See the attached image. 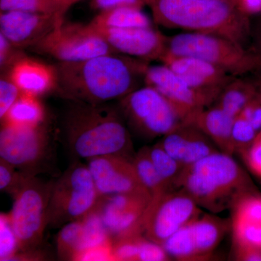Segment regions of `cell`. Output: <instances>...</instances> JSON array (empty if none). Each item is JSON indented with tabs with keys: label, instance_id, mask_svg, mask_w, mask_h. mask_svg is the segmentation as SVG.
Wrapping results in <instances>:
<instances>
[{
	"label": "cell",
	"instance_id": "6da1fadb",
	"mask_svg": "<svg viewBox=\"0 0 261 261\" xmlns=\"http://www.w3.org/2000/svg\"><path fill=\"white\" fill-rule=\"evenodd\" d=\"M148 62L120 53L102 55L85 61L62 63L56 67L58 87L72 101L106 104L120 100L145 85Z\"/></svg>",
	"mask_w": 261,
	"mask_h": 261
},
{
	"label": "cell",
	"instance_id": "7a4b0ae2",
	"mask_svg": "<svg viewBox=\"0 0 261 261\" xmlns=\"http://www.w3.org/2000/svg\"><path fill=\"white\" fill-rule=\"evenodd\" d=\"M154 21L168 29L226 38L247 47L250 16L232 0H145Z\"/></svg>",
	"mask_w": 261,
	"mask_h": 261
},
{
	"label": "cell",
	"instance_id": "3957f363",
	"mask_svg": "<svg viewBox=\"0 0 261 261\" xmlns=\"http://www.w3.org/2000/svg\"><path fill=\"white\" fill-rule=\"evenodd\" d=\"M64 118L67 147L75 159L116 154L130 159L132 142L119 108L72 101Z\"/></svg>",
	"mask_w": 261,
	"mask_h": 261
},
{
	"label": "cell",
	"instance_id": "277c9868",
	"mask_svg": "<svg viewBox=\"0 0 261 261\" xmlns=\"http://www.w3.org/2000/svg\"><path fill=\"white\" fill-rule=\"evenodd\" d=\"M177 188L191 196L199 206L215 212L233 205L240 196L255 190L230 154L219 151L186 166Z\"/></svg>",
	"mask_w": 261,
	"mask_h": 261
},
{
	"label": "cell",
	"instance_id": "5b68a950",
	"mask_svg": "<svg viewBox=\"0 0 261 261\" xmlns=\"http://www.w3.org/2000/svg\"><path fill=\"white\" fill-rule=\"evenodd\" d=\"M166 53L203 60L233 76L247 75L260 68L250 48L212 34L184 32L167 37Z\"/></svg>",
	"mask_w": 261,
	"mask_h": 261
},
{
	"label": "cell",
	"instance_id": "8992f818",
	"mask_svg": "<svg viewBox=\"0 0 261 261\" xmlns=\"http://www.w3.org/2000/svg\"><path fill=\"white\" fill-rule=\"evenodd\" d=\"M99 199L88 167L76 160L53 182L48 207V226L63 227L84 219L95 210Z\"/></svg>",
	"mask_w": 261,
	"mask_h": 261
},
{
	"label": "cell",
	"instance_id": "52a82bcc",
	"mask_svg": "<svg viewBox=\"0 0 261 261\" xmlns=\"http://www.w3.org/2000/svg\"><path fill=\"white\" fill-rule=\"evenodd\" d=\"M0 159L32 177L49 172L56 152L44 123L35 127L2 125Z\"/></svg>",
	"mask_w": 261,
	"mask_h": 261
},
{
	"label": "cell",
	"instance_id": "ba28073f",
	"mask_svg": "<svg viewBox=\"0 0 261 261\" xmlns=\"http://www.w3.org/2000/svg\"><path fill=\"white\" fill-rule=\"evenodd\" d=\"M118 108L125 121L148 137H164L187 123L172 103L148 86L122 98Z\"/></svg>",
	"mask_w": 261,
	"mask_h": 261
},
{
	"label": "cell",
	"instance_id": "9c48e42d",
	"mask_svg": "<svg viewBox=\"0 0 261 261\" xmlns=\"http://www.w3.org/2000/svg\"><path fill=\"white\" fill-rule=\"evenodd\" d=\"M53 182H44L37 176L29 178L13 199L8 214L18 238L19 252L37 250L48 226L47 215Z\"/></svg>",
	"mask_w": 261,
	"mask_h": 261
},
{
	"label": "cell",
	"instance_id": "30bf717a",
	"mask_svg": "<svg viewBox=\"0 0 261 261\" xmlns=\"http://www.w3.org/2000/svg\"><path fill=\"white\" fill-rule=\"evenodd\" d=\"M30 49L62 63L116 53L89 24L65 22Z\"/></svg>",
	"mask_w": 261,
	"mask_h": 261
},
{
	"label": "cell",
	"instance_id": "8fae6325",
	"mask_svg": "<svg viewBox=\"0 0 261 261\" xmlns=\"http://www.w3.org/2000/svg\"><path fill=\"white\" fill-rule=\"evenodd\" d=\"M200 216L197 202L184 190L165 192L152 197L144 219L143 235L163 243L179 228Z\"/></svg>",
	"mask_w": 261,
	"mask_h": 261
},
{
	"label": "cell",
	"instance_id": "7c38bea8",
	"mask_svg": "<svg viewBox=\"0 0 261 261\" xmlns=\"http://www.w3.org/2000/svg\"><path fill=\"white\" fill-rule=\"evenodd\" d=\"M94 185L100 197L132 195L151 197L142 183L132 159L116 154L87 160Z\"/></svg>",
	"mask_w": 261,
	"mask_h": 261
},
{
	"label": "cell",
	"instance_id": "4fadbf2b",
	"mask_svg": "<svg viewBox=\"0 0 261 261\" xmlns=\"http://www.w3.org/2000/svg\"><path fill=\"white\" fill-rule=\"evenodd\" d=\"M151 200L132 195L102 197L96 210L112 240L143 235L145 211Z\"/></svg>",
	"mask_w": 261,
	"mask_h": 261
},
{
	"label": "cell",
	"instance_id": "5bb4252c",
	"mask_svg": "<svg viewBox=\"0 0 261 261\" xmlns=\"http://www.w3.org/2000/svg\"><path fill=\"white\" fill-rule=\"evenodd\" d=\"M145 85L155 89L172 103L187 123H191L197 113L214 103L190 87L164 64L149 65L145 72Z\"/></svg>",
	"mask_w": 261,
	"mask_h": 261
},
{
	"label": "cell",
	"instance_id": "9a60e30c",
	"mask_svg": "<svg viewBox=\"0 0 261 261\" xmlns=\"http://www.w3.org/2000/svg\"><path fill=\"white\" fill-rule=\"evenodd\" d=\"M90 27L120 54L149 63L160 61L166 53L168 37L153 27L126 29Z\"/></svg>",
	"mask_w": 261,
	"mask_h": 261
},
{
	"label": "cell",
	"instance_id": "2e32d148",
	"mask_svg": "<svg viewBox=\"0 0 261 261\" xmlns=\"http://www.w3.org/2000/svg\"><path fill=\"white\" fill-rule=\"evenodd\" d=\"M184 82L215 102L235 76L208 62L189 56L165 53L160 60Z\"/></svg>",
	"mask_w": 261,
	"mask_h": 261
},
{
	"label": "cell",
	"instance_id": "e0dca14e",
	"mask_svg": "<svg viewBox=\"0 0 261 261\" xmlns=\"http://www.w3.org/2000/svg\"><path fill=\"white\" fill-rule=\"evenodd\" d=\"M64 22V15L12 10L1 12L0 34L20 49L32 47Z\"/></svg>",
	"mask_w": 261,
	"mask_h": 261
},
{
	"label": "cell",
	"instance_id": "ac0fdd59",
	"mask_svg": "<svg viewBox=\"0 0 261 261\" xmlns=\"http://www.w3.org/2000/svg\"><path fill=\"white\" fill-rule=\"evenodd\" d=\"M160 145L185 166L217 152L213 141L192 123H187L163 137Z\"/></svg>",
	"mask_w": 261,
	"mask_h": 261
},
{
	"label": "cell",
	"instance_id": "d6986e66",
	"mask_svg": "<svg viewBox=\"0 0 261 261\" xmlns=\"http://www.w3.org/2000/svg\"><path fill=\"white\" fill-rule=\"evenodd\" d=\"M8 75L23 93L40 97L58 87L56 67L29 58L17 62Z\"/></svg>",
	"mask_w": 261,
	"mask_h": 261
},
{
	"label": "cell",
	"instance_id": "ffe728a7",
	"mask_svg": "<svg viewBox=\"0 0 261 261\" xmlns=\"http://www.w3.org/2000/svg\"><path fill=\"white\" fill-rule=\"evenodd\" d=\"M234 118L216 106L197 113L191 123L208 137L223 152L231 154L234 152L231 140Z\"/></svg>",
	"mask_w": 261,
	"mask_h": 261
},
{
	"label": "cell",
	"instance_id": "44dd1931",
	"mask_svg": "<svg viewBox=\"0 0 261 261\" xmlns=\"http://www.w3.org/2000/svg\"><path fill=\"white\" fill-rule=\"evenodd\" d=\"M247 77L235 76L224 87L215 102L216 106L234 118L242 113L247 103L258 93L253 78Z\"/></svg>",
	"mask_w": 261,
	"mask_h": 261
},
{
	"label": "cell",
	"instance_id": "7402d4cb",
	"mask_svg": "<svg viewBox=\"0 0 261 261\" xmlns=\"http://www.w3.org/2000/svg\"><path fill=\"white\" fill-rule=\"evenodd\" d=\"M45 110L39 97L23 93L10 108L2 125L15 127H35L44 123Z\"/></svg>",
	"mask_w": 261,
	"mask_h": 261
},
{
	"label": "cell",
	"instance_id": "603a6c76",
	"mask_svg": "<svg viewBox=\"0 0 261 261\" xmlns=\"http://www.w3.org/2000/svg\"><path fill=\"white\" fill-rule=\"evenodd\" d=\"M89 24L94 27L115 29L152 27L150 19L142 11V8L133 6L99 12Z\"/></svg>",
	"mask_w": 261,
	"mask_h": 261
},
{
	"label": "cell",
	"instance_id": "cb8c5ba5",
	"mask_svg": "<svg viewBox=\"0 0 261 261\" xmlns=\"http://www.w3.org/2000/svg\"><path fill=\"white\" fill-rule=\"evenodd\" d=\"M192 238L199 257H206L216 248L224 234L225 224L212 216H205L190 223Z\"/></svg>",
	"mask_w": 261,
	"mask_h": 261
},
{
	"label": "cell",
	"instance_id": "d4e9b609",
	"mask_svg": "<svg viewBox=\"0 0 261 261\" xmlns=\"http://www.w3.org/2000/svg\"><path fill=\"white\" fill-rule=\"evenodd\" d=\"M132 161L139 178L152 197L173 190L158 173L149 156L148 148L141 149Z\"/></svg>",
	"mask_w": 261,
	"mask_h": 261
},
{
	"label": "cell",
	"instance_id": "484cf974",
	"mask_svg": "<svg viewBox=\"0 0 261 261\" xmlns=\"http://www.w3.org/2000/svg\"><path fill=\"white\" fill-rule=\"evenodd\" d=\"M84 225L82 220L68 223L57 237V251L61 260H75L82 250Z\"/></svg>",
	"mask_w": 261,
	"mask_h": 261
},
{
	"label": "cell",
	"instance_id": "4316f807",
	"mask_svg": "<svg viewBox=\"0 0 261 261\" xmlns=\"http://www.w3.org/2000/svg\"><path fill=\"white\" fill-rule=\"evenodd\" d=\"M148 151L154 167L163 181L171 190L177 188L178 180L186 166L173 159L159 143L148 147Z\"/></svg>",
	"mask_w": 261,
	"mask_h": 261
},
{
	"label": "cell",
	"instance_id": "83f0119b",
	"mask_svg": "<svg viewBox=\"0 0 261 261\" xmlns=\"http://www.w3.org/2000/svg\"><path fill=\"white\" fill-rule=\"evenodd\" d=\"M162 246L171 258L182 260L200 258L192 238L190 223L169 237Z\"/></svg>",
	"mask_w": 261,
	"mask_h": 261
},
{
	"label": "cell",
	"instance_id": "f1b7e54d",
	"mask_svg": "<svg viewBox=\"0 0 261 261\" xmlns=\"http://www.w3.org/2000/svg\"><path fill=\"white\" fill-rule=\"evenodd\" d=\"M69 8L61 0H0L1 12L20 10L65 15Z\"/></svg>",
	"mask_w": 261,
	"mask_h": 261
},
{
	"label": "cell",
	"instance_id": "f546056e",
	"mask_svg": "<svg viewBox=\"0 0 261 261\" xmlns=\"http://www.w3.org/2000/svg\"><path fill=\"white\" fill-rule=\"evenodd\" d=\"M233 219L261 224V195L256 190L240 196L233 204Z\"/></svg>",
	"mask_w": 261,
	"mask_h": 261
},
{
	"label": "cell",
	"instance_id": "4dcf8cb0",
	"mask_svg": "<svg viewBox=\"0 0 261 261\" xmlns=\"http://www.w3.org/2000/svg\"><path fill=\"white\" fill-rule=\"evenodd\" d=\"M235 246L261 249V224L233 219Z\"/></svg>",
	"mask_w": 261,
	"mask_h": 261
},
{
	"label": "cell",
	"instance_id": "1f68e13d",
	"mask_svg": "<svg viewBox=\"0 0 261 261\" xmlns=\"http://www.w3.org/2000/svg\"><path fill=\"white\" fill-rule=\"evenodd\" d=\"M19 252L18 238L8 214L0 215V260L10 261Z\"/></svg>",
	"mask_w": 261,
	"mask_h": 261
},
{
	"label": "cell",
	"instance_id": "d6a6232c",
	"mask_svg": "<svg viewBox=\"0 0 261 261\" xmlns=\"http://www.w3.org/2000/svg\"><path fill=\"white\" fill-rule=\"evenodd\" d=\"M32 176L20 172L9 163L0 159V190L14 197Z\"/></svg>",
	"mask_w": 261,
	"mask_h": 261
},
{
	"label": "cell",
	"instance_id": "836d02e7",
	"mask_svg": "<svg viewBox=\"0 0 261 261\" xmlns=\"http://www.w3.org/2000/svg\"><path fill=\"white\" fill-rule=\"evenodd\" d=\"M258 135L255 128L246 118L241 115H239L234 118L231 140L233 150H238L243 152L253 143Z\"/></svg>",
	"mask_w": 261,
	"mask_h": 261
},
{
	"label": "cell",
	"instance_id": "e575fe53",
	"mask_svg": "<svg viewBox=\"0 0 261 261\" xmlns=\"http://www.w3.org/2000/svg\"><path fill=\"white\" fill-rule=\"evenodd\" d=\"M144 235L112 240V252L115 260L139 261L141 244Z\"/></svg>",
	"mask_w": 261,
	"mask_h": 261
},
{
	"label": "cell",
	"instance_id": "d590c367",
	"mask_svg": "<svg viewBox=\"0 0 261 261\" xmlns=\"http://www.w3.org/2000/svg\"><path fill=\"white\" fill-rule=\"evenodd\" d=\"M22 92L10 79L8 73H2L0 79V118H4L16 102Z\"/></svg>",
	"mask_w": 261,
	"mask_h": 261
},
{
	"label": "cell",
	"instance_id": "8d00e7d4",
	"mask_svg": "<svg viewBox=\"0 0 261 261\" xmlns=\"http://www.w3.org/2000/svg\"><path fill=\"white\" fill-rule=\"evenodd\" d=\"M27 56L23 49L15 47L0 34V69L1 73H8L18 61Z\"/></svg>",
	"mask_w": 261,
	"mask_h": 261
},
{
	"label": "cell",
	"instance_id": "74e56055",
	"mask_svg": "<svg viewBox=\"0 0 261 261\" xmlns=\"http://www.w3.org/2000/svg\"><path fill=\"white\" fill-rule=\"evenodd\" d=\"M171 257L163 247L159 244L151 241L144 236L141 244L139 261H164Z\"/></svg>",
	"mask_w": 261,
	"mask_h": 261
},
{
	"label": "cell",
	"instance_id": "f35d334b",
	"mask_svg": "<svg viewBox=\"0 0 261 261\" xmlns=\"http://www.w3.org/2000/svg\"><path fill=\"white\" fill-rule=\"evenodd\" d=\"M75 260H115L112 252V242L83 250L77 255Z\"/></svg>",
	"mask_w": 261,
	"mask_h": 261
},
{
	"label": "cell",
	"instance_id": "ab89813d",
	"mask_svg": "<svg viewBox=\"0 0 261 261\" xmlns=\"http://www.w3.org/2000/svg\"><path fill=\"white\" fill-rule=\"evenodd\" d=\"M247 166L254 174L261 178V135L258 134L256 139L250 147L242 152Z\"/></svg>",
	"mask_w": 261,
	"mask_h": 261
},
{
	"label": "cell",
	"instance_id": "60d3db41",
	"mask_svg": "<svg viewBox=\"0 0 261 261\" xmlns=\"http://www.w3.org/2000/svg\"><path fill=\"white\" fill-rule=\"evenodd\" d=\"M240 115L246 118L259 134L261 130V94L259 92L247 103Z\"/></svg>",
	"mask_w": 261,
	"mask_h": 261
},
{
	"label": "cell",
	"instance_id": "b9f144b4",
	"mask_svg": "<svg viewBox=\"0 0 261 261\" xmlns=\"http://www.w3.org/2000/svg\"><path fill=\"white\" fill-rule=\"evenodd\" d=\"M145 5V0H90L91 8L99 12L124 6L142 8Z\"/></svg>",
	"mask_w": 261,
	"mask_h": 261
},
{
	"label": "cell",
	"instance_id": "7bdbcfd3",
	"mask_svg": "<svg viewBox=\"0 0 261 261\" xmlns=\"http://www.w3.org/2000/svg\"><path fill=\"white\" fill-rule=\"evenodd\" d=\"M250 44L251 47L250 49L256 55L260 61L261 70V13L257 15L255 21H252Z\"/></svg>",
	"mask_w": 261,
	"mask_h": 261
},
{
	"label": "cell",
	"instance_id": "ee69618b",
	"mask_svg": "<svg viewBox=\"0 0 261 261\" xmlns=\"http://www.w3.org/2000/svg\"><path fill=\"white\" fill-rule=\"evenodd\" d=\"M237 259L245 261H261V249L235 246Z\"/></svg>",
	"mask_w": 261,
	"mask_h": 261
},
{
	"label": "cell",
	"instance_id": "f6af8a7d",
	"mask_svg": "<svg viewBox=\"0 0 261 261\" xmlns=\"http://www.w3.org/2000/svg\"><path fill=\"white\" fill-rule=\"evenodd\" d=\"M239 7L249 16L261 13V0H240Z\"/></svg>",
	"mask_w": 261,
	"mask_h": 261
},
{
	"label": "cell",
	"instance_id": "bcb514c9",
	"mask_svg": "<svg viewBox=\"0 0 261 261\" xmlns=\"http://www.w3.org/2000/svg\"><path fill=\"white\" fill-rule=\"evenodd\" d=\"M46 256L44 255V252L40 250H34L32 251L18 252L15 254L14 256L10 259L11 260H44Z\"/></svg>",
	"mask_w": 261,
	"mask_h": 261
},
{
	"label": "cell",
	"instance_id": "7dc6e473",
	"mask_svg": "<svg viewBox=\"0 0 261 261\" xmlns=\"http://www.w3.org/2000/svg\"><path fill=\"white\" fill-rule=\"evenodd\" d=\"M252 74H253L252 78H253L255 83L256 84L257 91L261 94V70H257Z\"/></svg>",
	"mask_w": 261,
	"mask_h": 261
},
{
	"label": "cell",
	"instance_id": "c3c4849f",
	"mask_svg": "<svg viewBox=\"0 0 261 261\" xmlns=\"http://www.w3.org/2000/svg\"><path fill=\"white\" fill-rule=\"evenodd\" d=\"M61 1H63V3H65V4L70 8L72 5H74L75 3H78L80 0H61Z\"/></svg>",
	"mask_w": 261,
	"mask_h": 261
},
{
	"label": "cell",
	"instance_id": "681fc988",
	"mask_svg": "<svg viewBox=\"0 0 261 261\" xmlns=\"http://www.w3.org/2000/svg\"><path fill=\"white\" fill-rule=\"evenodd\" d=\"M232 1L235 2V3H236L237 4H238V6H239V2H240V0H232Z\"/></svg>",
	"mask_w": 261,
	"mask_h": 261
},
{
	"label": "cell",
	"instance_id": "f907efd6",
	"mask_svg": "<svg viewBox=\"0 0 261 261\" xmlns=\"http://www.w3.org/2000/svg\"><path fill=\"white\" fill-rule=\"evenodd\" d=\"M259 134H260V135H261V130L260 132H259Z\"/></svg>",
	"mask_w": 261,
	"mask_h": 261
}]
</instances>
